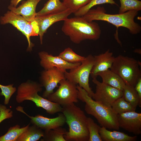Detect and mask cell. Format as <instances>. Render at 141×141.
I'll use <instances>...</instances> for the list:
<instances>
[{"label": "cell", "instance_id": "1", "mask_svg": "<svg viewBox=\"0 0 141 141\" xmlns=\"http://www.w3.org/2000/svg\"><path fill=\"white\" fill-rule=\"evenodd\" d=\"M138 12L133 10L122 14H110L106 13L103 7L98 6L90 9L82 17L89 22L94 20L106 21L115 26L117 30L120 27H124L128 29L131 34H136L141 31V27L134 20Z\"/></svg>", "mask_w": 141, "mask_h": 141}, {"label": "cell", "instance_id": "2", "mask_svg": "<svg viewBox=\"0 0 141 141\" xmlns=\"http://www.w3.org/2000/svg\"><path fill=\"white\" fill-rule=\"evenodd\" d=\"M61 30L72 42L76 44L86 40H97L101 34V30L98 23L93 21L88 22L82 16L68 18L64 21Z\"/></svg>", "mask_w": 141, "mask_h": 141}, {"label": "cell", "instance_id": "3", "mask_svg": "<svg viewBox=\"0 0 141 141\" xmlns=\"http://www.w3.org/2000/svg\"><path fill=\"white\" fill-rule=\"evenodd\" d=\"M62 108L61 112L69 128V131L64 136L66 141H88L87 117L84 111L74 103Z\"/></svg>", "mask_w": 141, "mask_h": 141}, {"label": "cell", "instance_id": "4", "mask_svg": "<svg viewBox=\"0 0 141 141\" xmlns=\"http://www.w3.org/2000/svg\"><path fill=\"white\" fill-rule=\"evenodd\" d=\"M78 98L85 104V110L88 114L95 118L100 125L107 128L119 130L117 114L111 107H108L93 99L87 92L78 85Z\"/></svg>", "mask_w": 141, "mask_h": 141}, {"label": "cell", "instance_id": "5", "mask_svg": "<svg viewBox=\"0 0 141 141\" xmlns=\"http://www.w3.org/2000/svg\"><path fill=\"white\" fill-rule=\"evenodd\" d=\"M141 62L133 58L119 55L115 57L110 69L123 80L126 84L134 87L141 78Z\"/></svg>", "mask_w": 141, "mask_h": 141}, {"label": "cell", "instance_id": "6", "mask_svg": "<svg viewBox=\"0 0 141 141\" xmlns=\"http://www.w3.org/2000/svg\"><path fill=\"white\" fill-rule=\"evenodd\" d=\"M40 84L28 80L21 84L18 87L16 100L18 103L26 100L34 102L36 106L45 109L48 113L52 112L55 107L54 102L42 97L38 94L42 90Z\"/></svg>", "mask_w": 141, "mask_h": 141}, {"label": "cell", "instance_id": "7", "mask_svg": "<svg viewBox=\"0 0 141 141\" xmlns=\"http://www.w3.org/2000/svg\"><path fill=\"white\" fill-rule=\"evenodd\" d=\"M94 61L93 56L89 54L85 57L80 65L64 73L66 79L82 87L92 98L94 92L90 86L89 79Z\"/></svg>", "mask_w": 141, "mask_h": 141}, {"label": "cell", "instance_id": "8", "mask_svg": "<svg viewBox=\"0 0 141 141\" xmlns=\"http://www.w3.org/2000/svg\"><path fill=\"white\" fill-rule=\"evenodd\" d=\"M59 83L60 86L58 89L50 95L48 99L63 107L77 103L78 98L77 85L66 79L62 80Z\"/></svg>", "mask_w": 141, "mask_h": 141}, {"label": "cell", "instance_id": "9", "mask_svg": "<svg viewBox=\"0 0 141 141\" xmlns=\"http://www.w3.org/2000/svg\"><path fill=\"white\" fill-rule=\"evenodd\" d=\"M95 84V92L92 98L94 100L108 107H111L114 101L122 97V91L103 82L96 78L92 79Z\"/></svg>", "mask_w": 141, "mask_h": 141}, {"label": "cell", "instance_id": "10", "mask_svg": "<svg viewBox=\"0 0 141 141\" xmlns=\"http://www.w3.org/2000/svg\"><path fill=\"white\" fill-rule=\"evenodd\" d=\"M64 72L56 67L42 72L40 77L41 84L44 87L45 90L42 97L47 98L52 93L55 88L58 87V84L62 80L66 79Z\"/></svg>", "mask_w": 141, "mask_h": 141}, {"label": "cell", "instance_id": "11", "mask_svg": "<svg viewBox=\"0 0 141 141\" xmlns=\"http://www.w3.org/2000/svg\"><path fill=\"white\" fill-rule=\"evenodd\" d=\"M16 109L29 118L31 119V122L33 125H35L44 131L61 127L66 122L65 117L62 113H59L58 116L55 118H49L40 114L34 116H30L24 111L23 108L21 106H17Z\"/></svg>", "mask_w": 141, "mask_h": 141}, {"label": "cell", "instance_id": "12", "mask_svg": "<svg viewBox=\"0 0 141 141\" xmlns=\"http://www.w3.org/2000/svg\"><path fill=\"white\" fill-rule=\"evenodd\" d=\"M119 127L135 135L141 133V113L135 111L117 115Z\"/></svg>", "mask_w": 141, "mask_h": 141}, {"label": "cell", "instance_id": "13", "mask_svg": "<svg viewBox=\"0 0 141 141\" xmlns=\"http://www.w3.org/2000/svg\"><path fill=\"white\" fill-rule=\"evenodd\" d=\"M38 55L40 59V64L45 70L56 67L65 72L67 70L73 69L80 65L81 63H69L58 56H53L44 51L39 52Z\"/></svg>", "mask_w": 141, "mask_h": 141}, {"label": "cell", "instance_id": "14", "mask_svg": "<svg viewBox=\"0 0 141 141\" xmlns=\"http://www.w3.org/2000/svg\"><path fill=\"white\" fill-rule=\"evenodd\" d=\"M72 13L69 9L59 13L48 15L36 16L34 20L37 22L39 29L41 44L43 43V36L47 29L55 23L61 21H64Z\"/></svg>", "mask_w": 141, "mask_h": 141}, {"label": "cell", "instance_id": "15", "mask_svg": "<svg viewBox=\"0 0 141 141\" xmlns=\"http://www.w3.org/2000/svg\"><path fill=\"white\" fill-rule=\"evenodd\" d=\"M109 49L103 53L94 56V61L90 75L92 79L97 78L98 73L110 68L115 57Z\"/></svg>", "mask_w": 141, "mask_h": 141}, {"label": "cell", "instance_id": "16", "mask_svg": "<svg viewBox=\"0 0 141 141\" xmlns=\"http://www.w3.org/2000/svg\"><path fill=\"white\" fill-rule=\"evenodd\" d=\"M41 0H27L23 2L17 7L9 5V9L22 16L27 21L32 22L36 17V9L38 3Z\"/></svg>", "mask_w": 141, "mask_h": 141}, {"label": "cell", "instance_id": "17", "mask_svg": "<svg viewBox=\"0 0 141 141\" xmlns=\"http://www.w3.org/2000/svg\"><path fill=\"white\" fill-rule=\"evenodd\" d=\"M104 127L100 128L99 132L102 141H135L137 139L136 136H130L123 132L110 131Z\"/></svg>", "mask_w": 141, "mask_h": 141}, {"label": "cell", "instance_id": "18", "mask_svg": "<svg viewBox=\"0 0 141 141\" xmlns=\"http://www.w3.org/2000/svg\"><path fill=\"white\" fill-rule=\"evenodd\" d=\"M28 22L22 16L10 10L7 11L0 18V22L1 24H10L23 34L24 28Z\"/></svg>", "mask_w": 141, "mask_h": 141}, {"label": "cell", "instance_id": "19", "mask_svg": "<svg viewBox=\"0 0 141 141\" xmlns=\"http://www.w3.org/2000/svg\"><path fill=\"white\" fill-rule=\"evenodd\" d=\"M97 76L101 77L103 83L122 91L126 85L121 78L110 69L98 73Z\"/></svg>", "mask_w": 141, "mask_h": 141}, {"label": "cell", "instance_id": "20", "mask_svg": "<svg viewBox=\"0 0 141 141\" xmlns=\"http://www.w3.org/2000/svg\"><path fill=\"white\" fill-rule=\"evenodd\" d=\"M68 9L63 3L60 0H49L43 8L36 13V16H40L55 14L64 11Z\"/></svg>", "mask_w": 141, "mask_h": 141}, {"label": "cell", "instance_id": "21", "mask_svg": "<svg viewBox=\"0 0 141 141\" xmlns=\"http://www.w3.org/2000/svg\"><path fill=\"white\" fill-rule=\"evenodd\" d=\"M44 134L43 130L33 125L28 127L17 141H37L43 136Z\"/></svg>", "mask_w": 141, "mask_h": 141}, {"label": "cell", "instance_id": "22", "mask_svg": "<svg viewBox=\"0 0 141 141\" xmlns=\"http://www.w3.org/2000/svg\"><path fill=\"white\" fill-rule=\"evenodd\" d=\"M122 91V97L125 100L130 103L135 108L138 105L141 107V101L134 87L126 84Z\"/></svg>", "mask_w": 141, "mask_h": 141}, {"label": "cell", "instance_id": "23", "mask_svg": "<svg viewBox=\"0 0 141 141\" xmlns=\"http://www.w3.org/2000/svg\"><path fill=\"white\" fill-rule=\"evenodd\" d=\"M30 123L21 127L18 125L10 127L7 132L0 137V141H17L21 134L30 126Z\"/></svg>", "mask_w": 141, "mask_h": 141}, {"label": "cell", "instance_id": "24", "mask_svg": "<svg viewBox=\"0 0 141 141\" xmlns=\"http://www.w3.org/2000/svg\"><path fill=\"white\" fill-rule=\"evenodd\" d=\"M65 129L60 127L48 131L44 134L41 141H66L64 136L67 132Z\"/></svg>", "mask_w": 141, "mask_h": 141}, {"label": "cell", "instance_id": "25", "mask_svg": "<svg viewBox=\"0 0 141 141\" xmlns=\"http://www.w3.org/2000/svg\"><path fill=\"white\" fill-rule=\"evenodd\" d=\"M111 108L117 114L131 111H135L136 108L122 97L115 100L112 104Z\"/></svg>", "mask_w": 141, "mask_h": 141}, {"label": "cell", "instance_id": "26", "mask_svg": "<svg viewBox=\"0 0 141 141\" xmlns=\"http://www.w3.org/2000/svg\"><path fill=\"white\" fill-rule=\"evenodd\" d=\"M39 29L37 24L34 20L32 22H28L24 28V35L27 38L28 42V47L27 50L30 51L34 46L30 40V37L38 35Z\"/></svg>", "mask_w": 141, "mask_h": 141}, {"label": "cell", "instance_id": "27", "mask_svg": "<svg viewBox=\"0 0 141 141\" xmlns=\"http://www.w3.org/2000/svg\"><path fill=\"white\" fill-rule=\"evenodd\" d=\"M58 56L66 61L72 63H81L85 58L75 53L69 47L65 49Z\"/></svg>", "mask_w": 141, "mask_h": 141}, {"label": "cell", "instance_id": "28", "mask_svg": "<svg viewBox=\"0 0 141 141\" xmlns=\"http://www.w3.org/2000/svg\"><path fill=\"white\" fill-rule=\"evenodd\" d=\"M120 6L119 13L122 14L131 10L139 11L141 10V1L139 0H119Z\"/></svg>", "mask_w": 141, "mask_h": 141}, {"label": "cell", "instance_id": "29", "mask_svg": "<svg viewBox=\"0 0 141 141\" xmlns=\"http://www.w3.org/2000/svg\"><path fill=\"white\" fill-rule=\"evenodd\" d=\"M87 126L89 133L88 141H102L99 132L100 127L90 117L87 118Z\"/></svg>", "mask_w": 141, "mask_h": 141}, {"label": "cell", "instance_id": "30", "mask_svg": "<svg viewBox=\"0 0 141 141\" xmlns=\"http://www.w3.org/2000/svg\"><path fill=\"white\" fill-rule=\"evenodd\" d=\"M104 4H109L118 6L114 0H92L88 4L74 13V15L75 16H82L93 7Z\"/></svg>", "mask_w": 141, "mask_h": 141}, {"label": "cell", "instance_id": "31", "mask_svg": "<svg viewBox=\"0 0 141 141\" xmlns=\"http://www.w3.org/2000/svg\"><path fill=\"white\" fill-rule=\"evenodd\" d=\"M68 8L74 14L92 0H62Z\"/></svg>", "mask_w": 141, "mask_h": 141}, {"label": "cell", "instance_id": "32", "mask_svg": "<svg viewBox=\"0 0 141 141\" xmlns=\"http://www.w3.org/2000/svg\"><path fill=\"white\" fill-rule=\"evenodd\" d=\"M13 84L4 86L0 84V88L1 91L0 93V96H3L4 97V102L5 105L9 103L11 97L16 90L15 87H13Z\"/></svg>", "mask_w": 141, "mask_h": 141}, {"label": "cell", "instance_id": "33", "mask_svg": "<svg viewBox=\"0 0 141 141\" xmlns=\"http://www.w3.org/2000/svg\"><path fill=\"white\" fill-rule=\"evenodd\" d=\"M13 116V111L10 109L0 104V124L4 120L11 118Z\"/></svg>", "mask_w": 141, "mask_h": 141}, {"label": "cell", "instance_id": "34", "mask_svg": "<svg viewBox=\"0 0 141 141\" xmlns=\"http://www.w3.org/2000/svg\"><path fill=\"white\" fill-rule=\"evenodd\" d=\"M134 88L138 94L140 100L141 101V78L139 80Z\"/></svg>", "mask_w": 141, "mask_h": 141}, {"label": "cell", "instance_id": "35", "mask_svg": "<svg viewBox=\"0 0 141 141\" xmlns=\"http://www.w3.org/2000/svg\"><path fill=\"white\" fill-rule=\"evenodd\" d=\"M134 52H135L137 53L138 54H141V49H136L134 51Z\"/></svg>", "mask_w": 141, "mask_h": 141}]
</instances>
